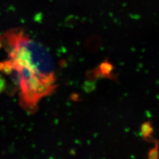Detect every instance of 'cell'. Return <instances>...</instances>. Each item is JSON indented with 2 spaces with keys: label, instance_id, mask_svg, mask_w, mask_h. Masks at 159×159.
<instances>
[{
  "label": "cell",
  "instance_id": "1",
  "mask_svg": "<svg viewBox=\"0 0 159 159\" xmlns=\"http://www.w3.org/2000/svg\"><path fill=\"white\" fill-rule=\"evenodd\" d=\"M9 60L0 63V70L13 73L20 89H34L42 83L53 85L54 64L46 47L25 36L20 30L0 35Z\"/></svg>",
  "mask_w": 159,
  "mask_h": 159
},
{
  "label": "cell",
  "instance_id": "2",
  "mask_svg": "<svg viewBox=\"0 0 159 159\" xmlns=\"http://www.w3.org/2000/svg\"><path fill=\"white\" fill-rule=\"evenodd\" d=\"M141 133L142 135L144 140L148 143H152L153 142V139L152 135L153 133V129L152 126V124L150 121H146L143 123L141 125Z\"/></svg>",
  "mask_w": 159,
  "mask_h": 159
},
{
  "label": "cell",
  "instance_id": "3",
  "mask_svg": "<svg viewBox=\"0 0 159 159\" xmlns=\"http://www.w3.org/2000/svg\"><path fill=\"white\" fill-rule=\"evenodd\" d=\"M154 147L151 148L148 153L149 159H157L159 157V140H154Z\"/></svg>",
  "mask_w": 159,
  "mask_h": 159
},
{
  "label": "cell",
  "instance_id": "4",
  "mask_svg": "<svg viewBox=\"0 0 159 159\" xmlns=\"http://www.w3.org/2000/svg\"><path fill=\"white\" fill-rule=\"evenodd\" d=\"M6 85V80L0 75V93L4 90Z\"/></svg>",
  "mask_w": 159,
  "mask_h": 159
}]
</instances>
